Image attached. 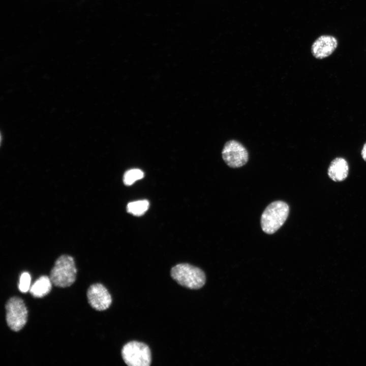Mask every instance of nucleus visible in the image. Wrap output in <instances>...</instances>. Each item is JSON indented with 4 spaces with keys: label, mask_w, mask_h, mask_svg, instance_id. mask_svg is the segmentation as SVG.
I'll return each instance as SVG.
<instances>
[{
    "label": "nucleus",
    "mask_w": 366,
    "mask_h": 366,
    "mask_svg": "<svg viewBox=\"0 0 366 366\" xmlns=\"http://www.w3.org/2000/svg\"><path fill=\"white\" fill-rule=\"evenodd\" d=\"M121 356L129 366H149L151 356L149 347L138 341H131L125 344L121 349Z\"/></svg>",
    "instance_id": "nucleus-4"
},
{
    "label": "nucleus",
    "mask_w": 366,
    "mask_h": 366,
    "mask_svg": "<svg viewBox=\"0 0 366 366\" xmlns=\"http://www.w3.org/2000/svg\"><path fill=\"white\" fill-rule=\"evenodd\" d=\"M76 273L77 269L73 257L63 255L56 260L49 277L54 286L65 288L74 283Z\"/></svg>",
    "instance_id": "nucleus-3"
},
{
    "label": "nucleus",
    "mask_w": 366,
    "mask_h": 366,
    "mask_svg": "<svg viewBox=\"0 0 366 366\" xmlns=\"http://www.w3.org/2000/svg\"><path fill=\"white\" fill-rule=\"evenodd\" d=\"M349 173V165L343 158L338 157L330 163L327 170L328 176L334 181H341L345 179Z\"/></svg>",
    "instance_id": "nucleus-9"
},
{
    "label": "nucleus",
    "mask_w": 366,
    "mask_h": 366,
    "mask_svg": "<svg viewBox=\"0 0 366 366\" xmlns=\"http://www.w3.org/2000/svg\"><path fill=\"white\" fill-rule=\"evenodd\" d=\"M289 207L285 202L276 201L269 204L261 217V226L265 233H275L284 224L288 218Z\"/></svg>",
    "instance_id": "nucleus-1"
},
{
    "label": "nucleus",
    "mask_w": 366,
    "mask_h": 366,
    "mask_svg": "<svg viewBox=\"0 0 366 366\" xmlns=\"http://www.w3.org/2000/svg\"><path fill=\"white\" fill-rule=\"evenodd\" d=\"M361 154L362 158L366 162V142L363 145Z\"/></svg>",
    "instance_id": "nucleus-14"
},
{
    "label": "nucleus",
    "mask_w": 366,
    "mask_h": 366,
    "mask_svg": "<svg viewBox=\"0 0 366 366\" xmlns=\"http://www.w3.org/2000/svg\"><path fill=\"white\" fill-rule=\"evenodd\" d=\"M143 176L144 173L142 170L138 169H130L124 174L123 181L126 185L130 186Z\"/></svg>",
    "instance_id": "nucleus-12"
},
{
    "label": "nucleus",
    "mask_w": 366,
    "mask_h": 366,
    "mask_svg": "<svg viewBox=\"0 0 366 366\" xmlns=\"http://www.w3.org/2000/svg\"><path fill=\"white\" fill-rule=\"evenodd\" d=\"M52 284L50 277L47 276H41L30 287V293L35 297H43L50 292Z\"/></svg>",
    "instance_id": "nucleus-10"
},
{
    "label": "nucleus",
    "mask_w": 366,
    "mask_h": 366,
    "mask_svg": "<svg viewBox=\"0 0 366 366\" xmlns=\"http://www.w3.org/2000/svg\"><path fill=\"white\" fill-rule=\"evenodd\" d=\"M222 156L226 164L233 168L245 165L249 160L247 149L241 143L235 140H230L225 144Z\"/></svg>",
    "instance_id": "nucleus-6"
},
{
    "label": "nucleus",
    "mask_w": 366,
    "mask_h": 366,
    "mask_svg": "<svg viewBox=\"0 0 366 366\" xmlns=\"http://www.w3.org/2000/svg\"><path fill=\"white\" fill-rule=\"evenodd\" d=\"M338 46L337 39L330 35H322L313 43L311 52L317 59H323L330 55Z\"/></svg>",
    "instance_id": "nucleus-8"
},
{
    "label": "nucleus",
    "mask_w": 366,
    "mask_h": 366,
    "mask_svg": "<svg viewBox=\"0 0 366 366\" xmlns=\"http://www.w3.org/2000/svg\"><path fill=\"white\" fill-rule=\"evenodd\" d=\"M87 297L90 306L99 311L107 309L112 302V298L108 290L100 283L93 284L89 287Z\"/></svg>",
    "instance_id": "nucleus-7"
},
{
    "label": "nucleus",
    "mask_w": 366,
    "mask_h": 366,
    "mask_svg": "<svg viewBox=\"0 0 366 366\" xmlns=\"http://www.w3.org/2000/svg\"><path fill=\"white\" fill-rule=\"evenodd\" d=\"M6 319L10 329L18 331L25 325L28 311L23 300L18 297L10 298L5 306Z\"/></svg>",
    "instance_id": "nucleus-5"
},
{
    "label": "nucleus",
    "mask_w": 366,
    "mask_h": 366,
    "mask_svg": "<svg viewBox=\"0 0 366 366\" xmlns=\"http://www.w3.org/2000/svg\"><path fill=\"white\" fill-rule=\"evenodd\" d=\"M149 202L146 200H138L130 202L127 205V211L135 216H141L148 209Z\"/></svg>",
    "instance_id": "nucleus-11"
},
{
    "label": "nucleus",
    "mask_w": 366,
    "mask_h": 366,
    "mask_svg": "<svg viewBox=\"0 0 366 366\" xmlns=\"http://www.w3.org/2000/svg\"><path fill=\"white\" fill-rule=\"evenodd\" d=\"M31 278L27 272L21 273L19 279V289L22 293H26L30 289Z\"/></svg>",
    "instance_id": "nucleus-13"
},
{
    "label": "nucleus",
    "mask_w": 366,
    "mask_h": 366,
    "mask_svg": "<svg viewBox=\"0 0 366 366\" xmlns=\"http://www.w3.org/2000/svg\"><path fill=\"white\" fill-rule=\"evenodd\" d=\"M170 274L172 278L178 284L191 289H200L206 282L203 271L188 263L178 264L173 266Z\"/></svg>",
    "instance_id": "nucleus-2"
}]
</instances>
